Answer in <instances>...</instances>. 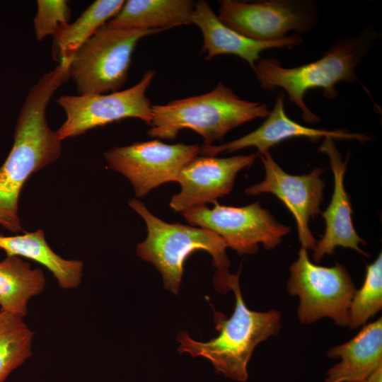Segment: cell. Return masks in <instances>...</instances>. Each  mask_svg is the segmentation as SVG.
Here are the masks:
<instances>
[{
    "instance_id": "cell-1",
    "label": "cell",
    "mask_w": 382,
    "mask_h": 382,
    "mask_svg": "<svg viewBox=\"0 0 382 382\" xmlns=\"http://www.w3.org/2000/svg\"><path fill=\"white\" fill-rule=\"evenodd\" d=\"M54 87L45 81L29 90L20 110L11 151L0 168V226L17 233L23 228L18 199L23 186L34 173L57 161L62 140L46 120V110Z\"/></svg>"
},
{
    "instance_id": "cell-2",
    "label": "cell",
    "mask_w": 382,
    "mask_h": 382,
    "mask_svg": "<svg viewBox=\"0 0 382 382\" xmlns=\"http://www.w3.org/2000/svg\"><path fill=\"white\" fill-rule=\"evenodd\" d=\"M376 35L366 30L335 42L318 59L312 62L286 68L274 58L260 59L253 70L260 86L266 91L282 88L289 96V101L296 105L308 123H316L320 117L304 103L306 93L319 88L328 99L337 95L335 86L341 82L359 81L355 73L366 54Z\"/></svg>"
},
{
    "instance_id": "cell-3",
    "label": "cell",
    "mask_w": 382,
    "mask_h": 382,
    "mask_svg": "<svg viewBox=\"0 0 382 382\" xmlns=\"http://www.w3.org/2000/svg\"><path fill=\"white\" fill-rule=\"evenodd\" d=\"M239 273L229 274L226 281L228 290L235 295L233 314L226 318L214 311V322L219 335L208 342H199L180 332L177 336L178 351L192 357L208 359L218 373L226 377L245 382L248 378V364L256 346L282 329V314L279 311L258 312L250 310L243 300Z\"/></svg>"
},
{
    "instance_id": "cell-4",
    "label": "cell",
    "mask_w": 382,
    "mask_h": 382,
    "mask_svg": "<svg viewBox=\"0 0 382 382\" xmlns=\"http://www.w3.org/2000/svg\"><path fill=\"white\" fill-rule=\"evenodd\" d=\"M270 113L265 103L251 102L238 96L221 82L210 92L152 105L151 137L175 139L185 129H192L204 139V145L221 141L231 129Z\"/></svg>"
},
{
    "instance_id": "cell-5",
    "label": "cell",
    "mask_w": 382,
    "mask_h": 382,
    "mask_svg": "<svg viewBox=\"0 0 382 382\" xmlns=\"http://www.w3.org/2000/svg\"><path fill=\"white\" fill-rule=\"evenodd\" d=\"M128 204L143 218L148 231L146 239L138 243L137 253L161 272L166 289L178 293L185 261L195 250H203L212 255L217 270L214 277L216 289L228 291L226 281L230 274V261L224 239L203 228L167 223L154 216L137 199H131Z\"/></svg>"
},
{
    "instance_id": "cell-6",
    "label": "cell",
    "mask_w": 382,
    "mask_h": 382,
    "mask_svg": "<svg viewBox=\"0 0 382 382\" xmlns=\"http://www.w3.org/2000/svg\"><path fill=\"white\" fill-rule=\"evenodd\" d=\"M161 29L99 28L71 58L69 76L78 95L118 91L126 83L132 53L143 37Z\"/></svg>"
},
{
    "instance_id": "cell-7",
    "label": "cell",
    "mask_w": 382,
    "mask_h": 382,
    "mask_svg": "<svg viewBox=\"0 0 382 382\" xmlns=\"http://www.w3.org/2000/svg\"><path fill=\"white\" fill-rule=\"evenodd\" d=\"M286 290L299 299L297 314L301 323L329 318L338 326L348 327L350 304L357 289L342 265L314 264L308 250L301 247L298 258L289 267Z\"/></svg>"
},
{
    "instance_id": "cell-8",
    "label": "cell",
    "mask_w": 382,
    "mask_h": 382,
    "mask_svg": "<svg viewBox=\"0 0 382 382\" xmlns=\"http://www.w3.org/2000/svg\"><path fill=\"white\" fill-rule=\"evenodd\" d=\"M192 226H199L220 236L239 255L253 254L261 243L267 250L276 248L290 227L279 223L258 202L241 207L215 203L212 209L206 205L183 213Z\"/></svg>"
},
{
    "instance_id": "cell-9",
    "label": "cell",
    "mask_w": 382,
    "mask_h": 382,
    "mask_svg": "<svg viewBox=\"0 0 382 382\" xmlns=\"http://www.w3.org/2000/svg\"><path fill=\"white\" fill-rule=\"evenodd\" d=\"M156 74L146 71L134 86L105 94L62 96L57 100L66 118L56 131L62 141L125 118H137L150 125L151 103L146 96Z\"/></svg>"
},
{
    "instance_id": "cell-10",
    "label": "cell",
    "mask_w": 382,
    "mask_h": 382,
    "mask_svg": "<svg viewBox=\"0 0 382 382\" xmlns=\"http://www.w3.org/2000/svg\"><path fill=\"white\" fill-rule=\"evenodd\" d=\"M200 153L197 144H165L158 139L110 149L104 157L110 168L125 175L137 197L175 181L178 173Z\"/></svg>"
},
{
    "instance_id": "cell-11",
    "label": "cell",
    "mask_w": 382,
    "mask_h": 382,
    "mask_svg": "<svg viewBox=\"0 0 382 382\" xmlns=\"http://www.w3.org/2000/svg\"><path fill=\"white\" fill-rule=\"evenodd\" d=\"M219 5L217 16L223 23L258 41L280 40L291 30L308 32L318 21L311 4L301 1L222 0Z\"/></svg>"
},
{
    "instance_id": "cell-12",
    "label": "cell",
    "mask_w": 382,
    "mask_h": 382,
    "mask_svg": "<svg viewBox=\"0 0 382 382\" xmlns=\"http://www.w3.org/2000/svg\"><path fill=\"white\" fill-rule=\"evenodd\" d=\"M264 165V180L245 190L248 196L271 193L279 199L294 216L301 247L313 250L316 241L309 221L320 213V204L325 187L321 175L323 168H315L311 173L294 175L285 172L274 160L269 151L259 155Z\"/></svg>"
},
{
    "instance_id": "cell-13",
    "label": "cell",
    "mask_w": 382,
    "mask_h": 382,
    "mask_svg": "<svg viewBox=\"0 0 382 382\" xmlns=\"http://www.w3.org/2000/svg\"><path fill=\"white\" fill-rule=\"evenodd\" d=\"M257 155H238L228 158L197 156L185 166L175 182L180 191L174 195L170 207L177 212L216 203V199L228 194L233 189L238 173L252 166Z\"/></svg>"
},
{
    "instance_id": "cell-14",
    "label": "cell",
    "mask_w": 382,
    "mask_h": 382,
    "mask_svg": "<svg viewBox=\"0 0 382 382\" xmlns=\"http://www.w3.org/2000/svg\"><path fill=\"white\" fill-rule=\"evenodd\" d=\"M319 151L328 156L334 177V188L330 202L322 213L325 230L313 250V260L319 263L325 255H332L338 246L353 249L368 256L359 247V244L366 243L357 234L353 226L350 199L344 186L347 161L342 160L331 138L324 139Z\"/></svg>"
},
{
    "instance_id": "cell-15",
    "label": "cell",
    "mask_w": 382,
    "mask_h": 382,
    "mask_svg": "<svg viewBox=\"0 0 382 382\" xmlns=\"http://www.w3.org/2000/svg\"><path fill=\"white\" fill-rule=\"evenodd\" d=\"M284 96L282 92L277 95L272 110L270 111L266 120L255 130L224 144H203L200 153L206 156H215L221 152L231 153L241 149L254 146L257 148L258 155H260L280 142L294 137H307L313 140L323 138L354 139L361 142L371 139L363 134L350 133L342 129H313L300 125L290 119L286 114Z\"/></svg>"
},
{
    "instance_id": "cell-16",
    "label": "cell",
    "mask_w": 382,
    "mask_h": 382,
    "mask_svg": "<svg viewBox=\"0 0 382 382\" xmlns=\"http://www.w3.org/2000/svg\"><path fill=\"white\" fill-rule=\"evenodd\" d=\"M192 24H195L203 37L202 51L205 59L222 54H231L245 60L253 69L262 52L274 48H291L302 42L300 34L273 41H258L246 37L223 23L204 0L195 4Z\"/></svg>"
},
{
    "instance_id": "cell-17",
    "label": "cell",
    "mask_w": 382,
    "mask_h": 382,
    "mask_svg": "<svg viewBox=\"0 0 382 382\" xmlns=\"http://www.w3.org/2000/svg\"><path fill=\"white\" fill-rule=\"evenodd\" d=\"M327 357L340 359L323 382H361L382 366V318L364 325L351 340L330 349Z\"/></svg>"
},
{
    "instance_id": "cell-18",
    "label": "cell",
    "mask_w": 382,
    "mask_h": 382,
    "mask_svg": "<svg viewBox=\"0 0 382 382\" xmlns=\"http://www.w3.org/2000/svg\"><path fill=\"white\" fill-rule=\"evenodd\" d=\"M191 0H128L105 25L126 30H168L192 24Z\"/></svg>"
},
{
    "instance_id": "cell-19",
    "label": "cell",
    "mask_w": 382,
    "mask_h": 382,
    "mask_svg": "<svg viewBox=\"0 0 382 382\" xmlns=\"http://www.w3.org/2000/svg\"><path fill=\"white\" fill-rule=\"evenodd\" d=\"M0 249L7 255L28 258L45 266L62 289H75L81 282L83 262L66 260L55 253L47 244L42 230L12 236H0Z\"/></svg>"
},
{
    "instance_id": "cell-20",
    "label": "cell",
    "mask_w": 382,
    "mask_h": 382,
    "mask_svg": "<svg viewBox=\"0 0 382 382\" xmlns=\"http://www.w3.org/2000/svg\"><path fill=\"white\" fill-rule=\"evenodd\" d=\"M45 277L21 257L7 255L0 261V311L25 316L29 300L45 289Z\"/></svg>"
},
{
    "instance_id": "cell-21",
    "label": "cell",
    "mask_w": 382,
    "mask_h": 382,
    "mask_svg": "<svg viewBox=\"0 0 382 382\" xmlns=\"http://www.w3.org/2000/svg\"><path fill=\"white\" fill-rule=\"evenodd\" d=\"M125 1L97 0L73 23L62 25L53 37L52 54L59 62L71 58L96 31L114 18Z\"/></svg>"
},
{
    "instance_id": "cell-22",
    "label": "cell",
    "mask_w": 382,
    "mask_h": 382,
    "mask_svg": "<svg viewBox=\"0 0 382 382\" xmlns=\"http://www.w3.org/2000/svg\"><path fill=\"white\" fill-rule=\"evenodd\" d=\"M34 335L23 317L0 311V382L31 357Z\"/></svg>"
},
{
    "instance_id": "cell-23",
    "label": "cell",
    "mask_w": 382,
    "mask_h": 382,
    "mask_svg": "<svg viewBox=\"0 0 382 382\" xmlns=\"http://www.w3.org/2000/svg\"><path fill=\"white\" fill-rule=\"evenodd\" d=\"M382 308V254L366 265L363 285L357 289L349 311V325L353 330L366 323Z\"/></svg>"
},
{
    "instance_id": "cell-24",
    "label": "cell",
    "mask_w": 382,
    "mask_h": 382,
    "mask_svg": "<svg viewBox=\"0 0 382 382\" xmlns=\"http://www.w3.org/2000/svg\"><path fill=\"white\" fill-rule=\"evenodd\" d=\"M71 11L66 0H37L34 18V32L37 40L53 36L59 28L69 23Z\"/></svg>"
},
{
    "instance_id": "cell-25",
    "label": "cell",
    "mask_w": 382,
    "mask_h": 382,
    "mask_svg": "<svg viewBox=\"0 0 382 382\" xmlns=\"http://www.w3.org/2000/svg\"><path fill=\"white\" fill-rule=\"evenodd\" d=\"M361 382H382V366L379 367L368 378Z\"/></svg>"
}]
</instances>
